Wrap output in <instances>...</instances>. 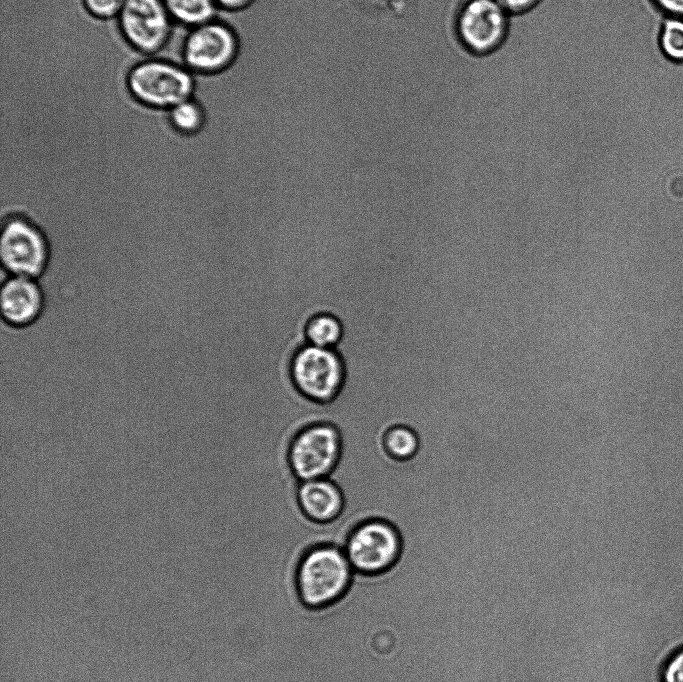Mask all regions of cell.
Here are the masks:
<instances>
[{
	"label": "cell",
	"instance_id": "6da1fadb",
	"mask_svg": "<svg viewBox=\"0 0 683 682\" xmlns=\"http://www.w3.org/2000/svg\"><path fill=\"white\" fill-rule=\"evenodd\" d=\"M125 86L140 105L167 111L192 97L195 75L181 63L164 57L134 55L125 69Z\"/></svg>",
	"mask_w": 683,
	"mask_h": 682
},
{
	"label": "cell",
	"instance_id": "7a4b0ae2",
	"mask_svg": "<svg viewBox=\"0 0 683 682\" xmlns=\"http://www.w3.org/2000/svg\"><path fill=\"white\" fill-rule=\"evenodd\" d=\"M354 570L343 548L318 545L302 557L296 572V585L303 604L322 609L341 599L348 591Z\"/></svg>",
	"mask_w": 683,
	"mask_h": 682
},
{
	"label": "cell",
	"instance_id": "3957f363",
	"mask_svg": "<svg viewBox=\"0 0 683 682\" xmlns=\"http://www.w3.org/2000/svg\"><path fill=\"white\" fill-rule=\"evenodd\" d=\"M240 48L237 31L227 21L216 18L182 30L175 51L176 62L194 75H217L232 67Z\"/></svg>",
	"mask_w": 683,
	"mask_h": 682
},
{
	"label": "cell",
	"instance_id": "277c9868",
	"mask_svg": "<svg viewBox=\"0 0 683 682\" xmlns=\"http://www.w3.org/2000/svg\"><path fill=\"white\" fill-rule=\"evenodd\" d=\"M2 276L38 279L50 259L49 241L41 227L22 214H8L0 220Z\"/></svg>",
	"mask_w": 683,
	"mask_h": 682
},
{
	"label": "cell",
	"instance_id": "5b68a950",
	"mask_svg": "<svg viewBox=\"0 0 683 682\" xmlns=\"http://www.w3.org/2000/svg\"><path fill=\"white\" fill-rule=\"evenodd\" d=\"M116 24L124 42L141 57L161 56L177 28L162 0H125Z\"/></svg>",
	"mask_w": 683,
	"mask_h": 682
},
{
	"label": "cell",
	"instance_id": "8992f818",
	"mask_svg": "<svg viewBox=\"0 0 683 682\" xmlns=\"http://www.w3.org/2000/svg\"><path fill=\"white\" fill-rule=\"evenodd\" d=\"M343 550L354 572L376 575L396 564L402 552V540L391 523L370 519L351 531Z\"/></svg>",
	"mask_w": 683,
	"mask_h": 682
},
{
	"label": "cell",
	"instance_id": "52a82bcc",
	"mask_svg": "<svg viewBox=\"0 0 683 682\" xmlns=\"http://www.w3.org/2000/svg\"><path fill=\"white\" fill-rule=\"evenodd\" d=\"M291 374L301 394L312 401L328 403L342 389L345 366L336 349L307 343L294 355Z\"/></svg>",
	"mask_w": 683,
	"mask_h": 682
},
{
	"label": "cell",
	"instance_id": "ba28073f",
	"mask_svg": "<svg viewBox=\"0 0 683 682\" xmlns=\"http://www.w3.org/2000/svg\"><path fill=\"white\" fill-rule=\"evenodd\" d=\"M342 450L338 428L315 423L302 429L292 440L288 461L300 481L328 478L337 466Z\"/></svg>",
	"mask_w": 683,
	"mask_h": 682
},
{
	"label": "cell",
	"instance_id": "9c48e42d",
	"mask_svg": "<svg viewBox=\"0 0 683 682\" xmlns=\"http://www.w3.org/2000/svg\"><path fill=\"white\" fill-rule=\"evenodd\" d=\"M508 27V13L496 0H465L455 19L459 41L475 55H487L498 49L505 41Z\"/></svg>",
	"mask_w": 683,
	"mask_h": 682
},
{
	"label": "cell",
	"instance_id": "30bf717a",
	"mask_svg": "<svg viewBox=\"0 0 683 682\" xmlns=\"http://www.w3.org/2000/svg\"><path fill=\"white\" fill-rule=\"evenodd\" d=\"M45 304L37 279L6 275L1 279V323L11 329H25L35 324Z\"/></svg>",
	"mask_w": 683,
	"mask_h": 682
},
{
	"label": "cell",
	"instance_id": "8fae6325",
	"mask_svg": "<svg viewBox=\"0 0 683 682\" xmlns=\"http://www.w3.org/2000/svg\"><path fill=\"white\" fill-rule=\"evenodd\" d=\"M297 498L306 517L317 523H328L337 519L345 503L342 491L329 478L300 482Z\"/></svg>",
	"mask_w": 683,
	"mask_h": 682
},
{
	"label": "cell",
	"instance_id": "7c38bea8",
	"mask_svg": "<svg viewBox=\"0 0 683 682\" xmlns=\"http://www.w3.org/2000/svg\"><path fill=\"white\" fill-rule=\"evenodd\" d=\"M177 26L189 29L216 19L215 0H162Z\"/></svg>",
	"mask_w": 683,
	"mask_h": 682
},
{
	"label": "cell",
	"instance_id": "4fadbf2b",
	"mask_svg": "<svg viewBox=\"0 0 683 682\" xmlns=\"http://www.w3.org/2000/svg\"><path fill=\"white\" fill-rule=\"evenodd\" d=\"M164 115L170 128L185 137L198 134L207 119L204 106L193 96L164 111Z\"/></svg>",
	"mask_w": 683,
	"mask_h": 682
},
{
	"label": "cell",
	"instance_id": "5bb4252c",
	"mask_svg": "<svg viewBox=\"0 0 683 682\" xmlns=\"http://www.w3.org/2000/svg\"><path fill=\"white\" fill-rule=\"evenodd\" d=\"M345 329L341 319L331 312H319L313 315L305 327L307 343L335 349L344 337Z\"/></svg>",
	"mask_w": 683,
	"mask_h": 682
},
{
	"label": "cell",
	"instance_id": "9a60e30c",
	"mask_svg": "<svg viewBox=\"0 0 683 682\" xmlns=\"http://www.w3.org/2000/svg\"><path fill=\"white\" fill-rule=\"evenodd\" d=\"M383 442L388 455L396 460L413 458L420 446L417 433L406 425H396L388 429Z\"/></svg>",
	"mask_w": 683,
	"mask_h": 682
},
{
	"label": "cell",
	"instance_id": "2e32d148",
	"mask_svg": "<svg viewBox=\"0 0 683 682\" xmlns=\"http://www.w3.org/2000/svg\"><path fill=\"white\" fill-rule=\"evenodd\" d=\"M658 45L668 60L683 63V18H664L658 34Z\"/></svg>",
	"mask_w": 683,
	"mask_h": 682
},
{
	"label": "cell",
	"instance_id": "e0dca14e",
	"mask_svg": "<svg viewBox=\"0 0 683 682\" xmlns=\"http://www.w3.org/2000/svg\"><path fill=\"white\" fill-rule=\"evenodd\" d=\"M85 12L94 19L116 20L125 0H80Z\"/></svg>",
	"mask_w": 683,
	"mask_h": 682
},
{
	"label": "cell",
	"instance_id": "ac0fdd59",
	"mask_svg": "<svg viewBox=\"0 0 683 682\" xmlns=\"http://www.w3.org/2000/svg\"><path fill=\"white\" fill-rule=\"evenodd\" d=\"M662 682H683V647L673 652L661 670Z\"/></svg>",
	"mask_w": 683,
	"mask_h": 682
},
{
	"label": "cell",
	"instance_id": "d6986e66",
	"mask_svg": "<svg viewBox=\"0 0 683 682\" xmlns=\"http://www.w3.org/2000/svg\"><path fill=\"white\" fill-rule=\"evenodd\" d=\"M665 17L683 18V0H651Z\"/></svg>",
	"mask_w": 683,
	"mask_h": 682
},
{
	"label": "cell",
	"instance_id": "ffe728a7",
	"mask_svg": "<svg viewBox=\"0 0 683 682\" xmlns=\"http://www.w3.org/2000/svg\"><path fill=\"white\" fill-rule=\"evenodd\" d=\"M507 13L520 14L532 9L540 0H496Z\"/></svg>",
	"mask_w": 683,
	"mask_h": 682
},
{
	"label": "cell",
	"instance_id": "44dd1931",
	"mask_svg": "<svg viewBox=\"0 0 683 682\" xmlns=\"http://www.w3.org/2000/svg\"><path fill=\"white\" fill-rule=\"evenodd\" d=\"M256 0H215L219 11L236 13L251 7Z\"/></svg>",
	"mask_w": 683,
	"mask_h": 682
},
{
	"label": "cell",
	"instance_id": "7402d4cb",
	"mask_svg": "<svg viewBox=\"0 0 683 682\" xmlns=\"http://www.w3.org/2000/svg\"><path fill=\"white\" fill-rule=\"evenodd\" d=\"M155 208H156V206H155V207H152V208L149 210V212H151V211H152L153 209H155ZM144 215H146V214H144ZM144 215H143V216H144ZM143 216H142V217H143ZM142 217H141V218H142ZM141 218H140V219H141ZM140 219H139V220H140ZM139 220H138V221H139ZM138 221H137V222H138ZM137 222H136V223H137ZM136 223H134L133 225H135Z\"/></svg>",
	"mask_w": 683,
	"mask_h": 682
}]
</instances>
